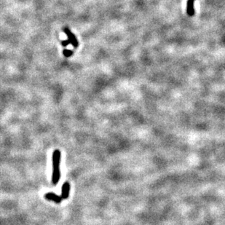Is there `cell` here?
Returning a JSON list of instances; mask_svg holds the SVG:
<instances>
[{
  "label": "cell",
  "instance_id": "6da1fadb",
  "mask_svg": "<svg viewBox=\"0 0 225 225\" xmlns=\"http://www.w3.org/2000/svg\"><path fill=\"white\" fill-rule=\"evenodd\" d=\"M61 152L59 149H55L52 153V182L54 185L59 183L61 178V170H60V163H61Z\"/></svg>",
  "mask_w": 225,
  "mask_h": 225
},
{
  "label": "cell",
  "instance_id": "7a4b0ae2",
  "mask_svg": "<svg viewBox=\"0 0 225 225\" xmlns=\"http://www.w3.org/2000/svg\"><path fill=\"white\" fill-rule=\"evenodd\" d=\"M63 31H64L66 35L67 39H68L70 44L73 46V48H77L79 47V42L77 37L74 35V34L68 27L63 28Z\"/></svg>",
  "mask_w": 225,
  "mask_h": 225
},
{
  "label": "cell",
  "instance_id": "3957f363",
  "mask_svg": "<svg viewBox=\"0 0 225 225\" xmlns=\"http://www.w3.org/2000/svg\"><path fill=\"white\" fill-rule=\"evenodd\" d=\"M44 198L48 200H50V201L55 202V203H61V201L63 200V198H61V196L55 194L53 192H48L46 194H45Z\"/></svg>",
  "mask_w": 225,
  "mask_h": 225
},
{
  "label": "cell",
  "instance_id": "277c9868",
  "mask_svg": "<svg viewBox=\"0 0 225 225\" xmlns=\"http://www.w3.org/2000/svg\"><path fill=\"white\" fill-rule=\"evenodd\" d=\"M70 183L68 182V181H66L63 184L62 188H61V198H63V200L67 199L69 198V194H70Z\"/></svg>",
  "mask_w": 225,
  "mask_h": 225
},
{
  "label": "cell",
  "instance_id": "5b68a950",
  "mask_svg": "<svg viewBox=\"0 0 225 225\" xmlns=\"http://www.w3.org/2000/svg\"><path fill=\"white\" fill-rule=\"evenodd\" d=\"M195 0H188L187 2V13L189 16L192 17L195 15L194 2Z\"/></svg>",
  "mask_w": 225,
  "mask_h": 225
},
{
  "label": "cell",
  "instance_id": "8992f818",
  "mask_svg": "<svg viewBox=\"0 0 225 225\" xmlns=\"http://www.w3.org/2000/svg\"><path fill=\"white\" fill-rule=\"evenodd\" d=\"M73 54H74V51L72 50L69 49H64L63 50V55L65 56L66 58H69L71 57Z\"/></svg>",
  "mask_w": 225,
  "mask_h": 225
},
{
  "label": "cell",
  "instance_id": "52a82bcc",
  "mask_svg": "<svg viewBox=\"0 0 225 225\" xmlns=\"http://www.w3.org/2000/svg\"><path fill=\"white\" fill-rule=\"evenodd\" d=\"M61 45H62L63 47H64V48H66V47H67L69 45V44H70V42H69V41L67 39V40H63L61 41Z\"/></svg>",
  "mask_w": 225,
  "mask_h": 225
}]
</instances>
